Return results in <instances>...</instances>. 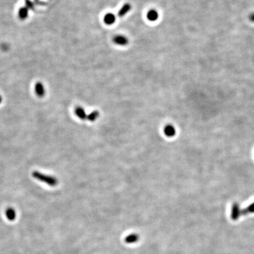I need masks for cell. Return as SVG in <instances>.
<instances>
[{
    "mask_svg": "<svg viewBox=\"0 0 254 254\" xmlns=\"http://www.w3.org/2000/svg\"><path fill=\"white\" fill-rule=\"evenodd\" d=\"M32 175L35 179L40 181L42 182L45 183V184H48L49 186H51V187H54V186H56L58 184V180L55 177L44 174L38 171L33 172Z\"/></svg>",
    "mask_w": 254,
    "mask_h": 254,
    "instance_id": "cell-1",
    "label": "cell"
},
{
    "mask_svg": "<svg viewBox=\"0 0 254 254\" xmlns=\"http://www.w3.org/2000/svg\"><path fill=\"white\" fill-rule=\"evenodd\" d=\"M113 41L115 44L120 46H125L129 43V40H128V38L126 37V36L122 35H118L114 36V38H113Z\"/></svg>",
    "mask_w": 254,
    "mask_h": 254,
    "instance_id": "cell-2",
    "label": "cell"
},
{
    "mask_svg": "<svg viewBox=\"0 0 254 254\" xmlns=\"http://www.w3.org/2000/svg\"><path fill=\"white\" fill-rule=\"evenodd\" d=\"M146 17L150 21H155L158 19L159 14L157 10L152 9L148 12L147 14H146Z\"/></svg>",
    "mask_w": 254,
    "mask_h": 254,
    "instance_id": "cell-3",
    "label": "cell"
},
{
    "mask_svg": "<svg viewBox=\"0 0 254 254\" xmlns=\"http://www.w3.org/2000/svg\"><path fill=\"white\" fill-rule=\"evenodd\" d=\"M131 9H132V5L129 3H126L123 5L121 9H119V11L118 12V16L121 18L124 16L131 11Z\"/></svg>",
    "mask_w": 254,
    "mask_h": 254,
    "instance_id": "cell-4",
    "label": "cell"
},
{
    "mask_svg": "<svg viewBox=\"0 0 254 254\" xmlns=\"http://www.w3.org/2000/svg\"><path fill=\"white\" fill-rule=\"evenodd\" d=\"M35 90L36 95H38V97H39V98H43L44 93H45V91H44V88L43 83L41 82L36 83L35 86Z\"/></svg>",
    "mask_w": 254,
    "mask_h": 254,
    "instance_id": "cell-5",
    "label": "cell"
},
{
    "mask_svg": "<svg viewBox=\"0 0 254 254\" xmlns=\"http://www.w3.org/2000/svg\"><path fill=\"white\" fill-rule=\"evenodd\" d=\"M104 22L107 25H112L114 24L116 21V16L115 15L112 14V13H108V14H106L104 16Z\"/></svg>",
    "mask_w": 254,
    "mask_h": 254,
    "instance_id": "cell-6",
    "label": "cell"
},
{
    "mask_svg": "<svg viewBox=\"0 0 254 254\" xmlns=\"http://www.w3.org/2000/svg\"><path fill=\"white\" fill-rule=\"evenodd\" d=\"M75 114L81 119L82 120L87 119L88 115L86 114L84 109H83L82 107H77L75 109Z\"/></svg>",
    "mask_w": 254,
    "mask_h": 254,
    "instance_id": "cell-7",
    "label": "cell"
},
{
    "mask_svg": "<svg viewBox=\"0 0 254 254\" xmlns=\"http://www.w3.org/2000/svg\"><path fill=\"white\" fill-rule=\"evenodd\" d=\"M240 210H239V206L237 205V204L234 203V205L232 206V212H231V217L232 218L235 220V219H237L239 218V217L240 215Z\"/></svg>",
    "mask_w": 254,
    "mask_h": 254,
    "instance_id": "cell-8",
    "label": "cell"
},
{
    "mask_svg": "<svg viewBox=\"0 0 254 254\" xmlns=\"http://www.w3.org/2000/svg\"><path fill=\"white\" fill-rule=\"evenodd\" d=\"M164 132L167 137H173L176 134V130L175 128L172 125H167L164 127Z\"/></svg>",
    "mask_w": 254,
    "mask_h": 254,
    "instance_id": "cell-9",
    "label": "cell"
},
{
    "mask_svg": "<svg viewBox=\"0 0 254 254\" xmlns=\"http://www.w3.org/2000/svg\"><path fill=\"white\" fill-rule=\"evenodd\" d=\"M28 12L29 10L26 7L20 8L19 11V17L21 20H25L28 16Z\"/></svg>",
    "mask_w": 254,
    "mask_h": 254,
    "instance_id": "cell-10",
    "label": "cell"
},
{
    "mask_svg": "<svg viewBox=\"0 0 254 254\" xmlns=\"http://www.w3.org/2000/svg\"><path fill=\"white\" fill-rule=\"evenodd\" d=\"M139 237L136 234H132L128 235L125 239V242L127 243H133L138 242Z\"/></svg>",
    "mask_w": 254,
    "mask_h": 254,
    "instance_id": "cell-11",
    "label": "cell"
},
{
    "mask_svg": "<svg viewBox=\"0 0 254 254\" xmlns=\"http://www.w3.org/2000/svg\"><path fill=\"white\" fill-rule=\"evenodd\" d=\"M6 215L10 221H13L16 218V212L13 208H8L6 211Z\"/></svg>",
    "mask_w": 254,
    "mask_h": 254,
    "instance_id": "cell-12",
    "label": "cell"
},
{
    "mask_svg": "<svg viewBox=\"0 0 254 254\" xmlns=\"http://www.w3.org/2000/svg\"><path fill=\"white\" fill-rule=\"evenodd\" d=\"M99 117V112L98 111H93L90 114L88 115L87 119L90 122H94L98 119Z\"/></svg>",
    "mask_w": 254,
    "mask_h": 254,
    "instance_id": "cell-13",
    "label": "cell"
},
{
    "mask_svg": "<svg viewBox=\"0 0 254 254\" xmlns=\"http://www.w3.org/2000/svg\"><path fill=\"white\" fill-rule=\"evenodd\" d=\"M248 213H254V203L251 204L249 206L247 207V208L244 209V210L242 211V213L243 214H246Z\"/></svg>",
    "mask_w": 254,
    "mask_h": 254,
    "instance_id": "cell-14",
    "label": "cell"
},
{
    "mask_svg": "<svg viewBox=\"0 0 254 254\" xmlns=\"http://www.w3.org/2000/svg\"><path fill=\"white\" fill-rule=\"evenodd\" d=\"M25 6L26 7L28 8V10L31 9V10H34V4L32 2L30 1V0H25Z\"/></svg>",
    "mask_w": 254,
    "mask_h": 254,
    "instance_id": "cell-15",
    "label": "cell"
},
{
    "mask_svg": "<svg viewBox=\"0 0 254 254\" xmlns=\"http://www.w3.org/2000/svg\"><path fill=\"white\" fill-rule=\"evenodd\" d=\"M249 20L251 22L254 23V13H252V14L249 16Z\"/></svg>",
    "mask_w": 254,
    "mask_h": 254,
    "instance_id": "cell-16",
    "label": "cell"
},
{
    "mask_svg": "<svg viewBox=\"0 0 254 254\" xmlns=\"http://www.w3.org/2000/svg\"><path fill=\"white\" fill-rule=\"evenodd\" d=\"M2 97L0 96V104H1V103H2Z\"/></svg>",
    "mask_w": 254,
    "mask_h": 254,
    "instance_id": "cell-17",
    "label": "cell"
}]
</instances>
